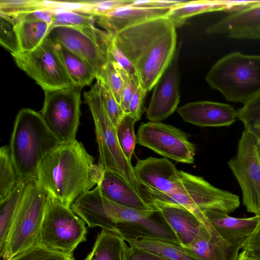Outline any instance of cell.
Listing matches in <instances>:
<instances>
[{"label":"cell","mask_w":260,"mask_h":260,"mask_svg":"<svg viewBox=\"0 0 260 260\" xmlns=\"http://www.w3.org/2000/svg\"><path fill=\"white\" fill-rule=\"evenodd\" d=\"M176 28L162 16L113 35L134 67L141 86L147 92L155 86L174 56L177 48Z\"/></svg>","instance_id":"1"},{"label":"cell","mask_w":260,"mask_h":260,"mask_svg":"<svg viewBox=\"0 0 260 260\" xmlns=\"http://www.w3.org/2000/svg\"><path fill=\"white\" fill-rule=\"evenodd\" d=\"M104 171L76 140L60 144L43 159L36 180L50 196L71 207L81 194L99 184Z\"/></svg>","instance_id":"2"},{"label":"cell","mask_w":260,"mask_h":260,"mask_svg":"<svg viewBox=\"0 0 260 260\" xmlns=\"http://www.w3.org/2000/svg\"><path fill=\"white\" fill-rule=\"evenodd\" d=\"M86 215L93 226L119 234L127 241L151 238L180 245L176 235L161 219L154 217L156 210H140L125 207L104 197L100 191L89 197Z\"/></svg>","instance_id":"3"},{"label":"cell","mask_w":260,"mask_h":260,"mask_svg":"<svg viewBox=\"0 0 260 260\" xmlns=\"http://www.w3.org/2000/svg\"><path fill=\"white\" fill-rule=\"evenodd\" d=\"M62 143L50 131L40 113L24 108L18 113L10 143L19 179H37L43 159Z\"/></svg>","instance_id":"4"},{"label":"cell","mask_w":260,"mask_h":260,"mask_svg":"<svg viewBox=\"0 0 260 260\" xmlns=\"http://www.w3.org/2000/svg\"><path fill=\"white\" fill-rule=\"evenodd\" d=\"M143 188V197L150 205L158 204L185 207L192 212L210 233L214 228L202 210L216 209L230 214L240 205L238 196L211 185L203 177L186 172L179 188L164 193Z\"/></svg>","instance_id":"5"},{"label":"cell","mask_w":260,"mask_h":260,"mask_svg":"<svg viewBox=\"0 0 260 260\" xmlns=\"http://www.w3.org/2000/svg\"><path fill=\"white\" fill-rule=\"evenodd\" d=\"M206 81L226 100L244 104L260 93V55L229 53L211 67Z\"/></svg>","instance_id":"6"},{"label":"cell","mask_w":260,"mask_h":260,"mask_svg":"<svg viewBox=\"0 0 260 260\" xmlns=\"http://www.w3.org/2000/svg\"><path fill=\"white\" fill-rule=\"evenodd\" d=\"M83 95L94 123L99 152L98 164L105 170L119 175L144 198L143 188L136 177L131 161L126 158L119 145L116 127L103 104L97 84L95 83Z\"/></svg>","instance_id":"7"},{"label":"cell","mask_w":260,"mask_h":260,"mask_svg":"<svg viewBox=\"0 0 260 260\" xmlns=\"http://www.w3.org/2000/svg\"><path fill=\"white\" fill-rule=\"evenodd\" d=\"M49 193L35 179L27 182L14 217L2 260L9 259L38 244Z\"/></svg>","instance_id":"8"},{"label":"cell","mask_w":260,"mask_h":260,"mask_svg":"<svg viewBox=\"0 0 260 260\" xmlns=\"http://www.w3.org/2000/svg\"><path fill=\"white\" fill-rule=\"evenodd\" d=\"M85 221L49 194L38 244L66 255H73L77 246L86 241Z\"/></svg>","instance_id":"9"},{"label":"cell","mask_w":260,"mask_h":260,"mask_svg":"<svg viewBox=\"0 0 260 260\" xmlns=\"http://www.w3.org/2000/svg\"><path fill=\"white\" fill-rule=\"evenodd\" d=\"M82 59L94 73L101 77L108 61L109 47L113 36L96 28L94 24L76 27H55L49 36Z\"/></svg>","instance_id":"10"},{"label":"cell","mask_w":260,"mask_h":260,"mask_svg":"<svg viewBox=\"0 0 260 260\" xmlns=\"http://www.w3.org/2000/svg\"><path fill=\"white\" fill-rule=\"evenodd\" d=\"M241 189L247 212L260 215V136L244 129L236 155L228 162Z\"/></svg>","instance_id":"11"},{"label":"cell","mask_w":260,"mask_h":260,"mask_svg":"<svg viewBox=\"0 0 260 260\" xmlns=\"http://www.w3.org/2000/svg\"><path fill=\"white\" fill-rule=\"evenodd\" d=\"M81 89L72 87L44 91L40 114L48 128L62 144L76 140L81 113Z\"/></svg>","instance_id":"12"},{"label":"cell","mask_w":260,"mask_h":260,"mask_svg":"<svg viewBox=\"0 0 260 260\" xmlns=\"http://www.w3.org/2000/svg\"><path fill=\"white\" fill-rule=\"evenodd\" d=\"M12 56L17 66L44 91L75 87L63 67L55 44L49 36L31 51L17 52Z\"/></svg>","instance_id":"13"},{"label":"cell","mask_w":260,"mask_h":260,"mask_svg":"<svg viewBox=\"0 0 260 260\" xmlns=\"http://www.w3.org/2000/svg\"><path fill=\"white\" fill-rule=\"evenodd\" d=\"M137 143L176 161L194 163L196 147L188 135L180 129L161 122L142 123L137 134Z\"/></svg>","instance_id":"14"},{"label":"cell","mask_w":260,"mask_h":260,"mask_svg":"<svg viewBox=\"0 0 260 260\" xmlns=\"http://www.w3.org/2000/svg\"><path fill=\"white\" fill-rule=\"evenodd\" d=\"M178 45L174 56L155 84L146 111V117L152 122H160L171 115L180 102V71Z\"/></svg>","instance_id":"15"},{"label":"cell","mask_w":260,"mask_h":260,"mask_svg":"<svg viewBox=\"0 0 260 260\" xmlns=\"http://www.w3.org/2000/svg\"><path fill=\"white\" fill-rule=\"evenodd\" d=\"M136 177L143 187L169 193L180 186L184 172L177 170L166 158L149 156L138 159L134 167Z\"/></svg>","instance_id":"16"},{"label":"cell","mask_w":260,"mask_h":260,"mask_svg":"<svg viewBox=\"0 0 260 260\" xmlns=\"http://www.w3.org/2000/svg\"><path fill=\"white\" fill-rule=\"evenodd\" d=\"M208 34L225 35L236 39H260V1L230 13L206 29Z\"/></svg>","instance_id":"17"},{"label":"cell","mask_w":260,"mask_h":260,"mask_svg":"<svg viewBox=\"0 0 260 260\" xmlns=\"http://www.w3.org/2000/svg\"><path fill=\"white\" fill-rule=\"evenodd\" d=\"M176 111L185 122L201 127L229 126L237 118L231 105L211 101L189 103Z\"/></svg>","instance_id":"18"},{"label":"cell","mask_w":260,"mask_h":260,"mask_svg":"<svg viewBox=\"0 0 260 260\" xmlns=\"http://www.w3.org/2000/svg\"><path fill=\"white\" fill-rule=\"evenodd\" d=\"M195 260H237L241 247L213 235L203 226L196 238L182 247Z\"/></svg>","instance_id":"19"},{"label":"cell","mask_w":260,"mask_h":260,"mask_svg":"<svg viewBox=\"0 0 260 260\" xmlns=\"http://www.w3.org/2000/svg\"><path fill=\"white\" fill-rule=\"evenodd\" d=\"M170 10L137 7L131 5L123 6L96 17V21L108 34L114 35L128 27L152 19L166 16Z\"/></svg>","instance_id":"20"},{"label":"cell","mask_w":260,"mask_h":260,"mask_svg":"<svg viewBox=\"0 0 260 260\" xmlns=\"http://www.w3.org/2000/svg\"><path fill=\"white\" fill-rule=\"evenodd\" d=\"M149 205L171 228L181 247L190 243L203 226L193 213L185 207L158 204Z\"/></svg>","instance_id":"21"},{"label":"cell","mask_w":260,"mask_h":260,"mask_svg":"<svg viewBox=\"0 0 260 260\" xmlns=\"http://www.w3.org/2000/svg\"><path fill=\"white\" fill-rule=\"evenodd\" d=\"M202 212L222 238L241 247L254 230L258 220L257 215L237 218L216 209H205Z\"/></svg>","instance_id":"22"},{"label":"cell","mask_w":260,"mask_h":260,"mask_svg":"<svg viewBox=\"0 0 260 260\" xmlns=\"http://www.w3.org/2000/svg\"><path fill=\"white\" fill-rule=\"evenodd\" d=\"M96 186L104 197L113 202L140 210H154L119 175L110 170H105Z\"/></svg>","instance_id":"23"},{"label":"cell","mask_w":260,"mask_h":260,"mask_svg":"<svg viewBox=\"0 0 260 260\" xmlns=\"http://www.w3.org/2000/svg\"><path fill=\"white\" fill-rule=\"evenodd\" d=\"M128 250L122 236L102 229L85 260H127Z\"/></svg>","instance_id":"24"},{"label":"cell","mask_w":260,"mask_h":260,"mask_svg":"<svg viewBox=\"0 0 260 260\" xmlns=\"http://www.w3.org/2000/svg\"><path fill=\"white\" fill-rule=\"evenodd\" d=\"M233 1L201 0L187 1L169 10L166 17L177 27L195 15L218 11L230 12Z\"/></svg>","instance_id":"25"},{"label":"cell","mask_w":260,"mask_h":260,"mask_svg":"<svg viewBox=\"0 0 260 260\" xmlns=\"http://www.w3.org/2000/svg\"><path fill=\"white\" fill-rule=\"evenodd\" d=\"M13 25L18 52L27 53L36 49L49 36L51 26L42 21H20Z\"/></svg>","instance_id":"26"},{"label":"cell","mask_w":260,"mask_h":260,"mask_svg":"<svg viewBox=\"0 0 260 260\" xmlns=\"http://www.w3.org/2000/svg\"><path fill=\"white\" fill-rule=\"evenodd\" d=\"M29 180L19 179L11 193L0 202V254L5 248L14 217Z\"/></svg>","instance_id":"27"},{"label":"cell","mask_w":260,"mask_h":260,"mask_svg":"<svg viewBox=\"0 0 260 260\" xmlns=\"http://www.w3.org/2000/svg\"><path fill=\"white\" fill-rule=\"evenodd\" d=\"M63 67L75 87L82 88L95 79L94 73L80 57L61 45L54 43Z\"/></svg>","instance_id":"28"},{"label":"cell","mask_w":260,"mask_h":260,"mask_svg":"<svg viewBox=\"0 0 260 260\" xmlns=\"http://www.w3.org/2000/svg\"><path fill=\"white\" fill-rule=\"evenodd\" d=\"M139 248L157 254L169 260H195L179 245L151 238L127 240Z\"/></svg>","instance_id":"29"},{"label":"cell","mask_w":260,"mask_h":260,"mask_svg":"<svg viewBox=\"0 0 260 260\" xmlns=\"http://www.w3.org/2000/svg\"><path fill=\"white\" fill-rule=\"evenodd\" d=\"M18 180L10 149L2 146L0 148V202L11 193Z\"/></svg>","instance_id":"30"},{"label":"cell","mask_w":260,"mask_h":260,"mask_svg":"<svg viewBox=\"0 0 260 260\" xmlns=\"http://www.w3.org/2000/svg\"><path fill=\"white\" fill-rule=\"evenodd\" d=\"M137 121L129 114H125L116 127L119 145L124 155L131 161L137 143L134 125Z\"/></svg>","instance_id":"31"},{"label":"cell","mask_w":260,"mask_h":260,"mask_svg":"<svg viewBox=\"0 0 260 260\" xmlns=\"http://www.w3.org/2000/svg\"><path fill=\"white\" fill-rule=\"evenodd\" d=\"M237 111V118L244 129L260 136V93L243 104Z\"/></svg>","instance_id":"32"},{"label":"cell","mask_w":260,"mask_h":260,"mask_svg":"<svg viewBox=\"0 0 260 260\" xmlns=\"http://www.w3.org/2000/svg\"><path fill=\"white\" fill-rule=\"evenodd\" d=\"M134 0L79 1L77 12L94 17L105 15L123 6L131 5Z\"/></svg>","instance_id":"33"},{"label":"cell","mask_w":260,"mask_h":260,"mask_svg":"<svg viewBox=\"0 0 260 260\" xmlns=\"http://www.w3.org/2000/svg\"><path fill=\"white\" fill-rule=\"evenodd\" d=\"M99 78L102 79L107 83L113 96L119 104L124 81L132 78L121 70L115 62L109 59L101 77Z\"/></svg>","instance_id":"34"},{"label":"cell","mask_w":260,"mask_h":260,"mask_svg":"<svg viewBox=\"0 0 260 260\" xmlns=\"http://www.w3.org/2000/svg\"><path fill=\"white\" fill-rule=\"evenodd\" d=\"M99 94L107 112L115 127L124 116L120 104L117 102L107 83L101 78L96 79Z\"/></svg>","instance_id":"35"},{"label":"cell","mask_w":260,"mask_h":260,"mask_svg":"<svg viewBox=\"0 0 260 260\" xmlns=\"http://www.w3.org/2000/svg\"><path fill=\"white\" fill-rule=\"evenodd\" d=\"M94 17L73 11L59 9L55 11L52 28L76 27L94 24Z\"/></svg>","instance_id":"36"},{"label":"cell","mask_w":260,"mask_h":260,"mask_svg":"<svg viewBox=\"0 0 260 260\" xmlns=\"http://www.w3.org/2000/svg\"><path fill=\"white\" fill-rule=\"evenodd\" d=\"M45 7H48L47 1L1 0L0 2L1 16L5 17H11Z\"/></svg>","instance_id":"37"},{"label":"cell","mask_w":260,"mask_h":260,"mask_svg":"<svg viewBox=\"0 0 260 260\" xmlns=\"http://www.w3.org/2000/svg\"><path fill=\"white\" fill-rule=\"evenodd\" d=\"M8 260H74V258L73 255H66L37 244Z\"/></svg>","instance_id":"38"},{"label":"cell","mask_w":260,"mask_h":260,"mask_svg":"<svg viewBox=\"0 0 260 260\" xmlns=\"http://www.w3.org/2000/svg\"><path fill=\"white\" fill-rule=\"evenodd\" d=\"M109 59L115 62L131 78L139 80L134 67L116 44L113 36L109 47Z\"/></svg>","instance_id":"39"},{"label":"cell","mask_w":260,"mask_h":260,"mask_svg":"<svg viewBox=\"0 0 260 260\" xmlns=\"http://www.w3.org/2000/svg\"><path fill=\"white\" fill-rule=\"evenodd\" d=\"M1 44L12 54L18 52L13 25L1 18Z\"/></svg>","instance_id":"40"},{"label":"cell","mask_w":260,"mask_h":260,"mask_svg":"<svg viewBox=\"0 0 260 260\" xmlns=\"http://www.w3.org/2000/svg\"><path fill=\"white\" fill-rule=\"evenodd\" d=\"M140 85L138 79L128 78L125 80L119 102L124 114H128L130 102Z\"/></svg>","instance_id":"41"},{"label":"cell","mask_w":260,"mask_h":260,"mask_svg":"<svg viewBox=\"0 0 260 260\" xmlns=\"http://www.w3.org/2000/svg\"><path fill=\"white\" fill-rule=\"evenodd\" d=\"M258 216V222L254 230L243 244L241 249L260 258V215Z\"/></svg>","instance_id":"42"},{"label":"cell","mask_w":260,"mask_h":260,"mask_svg":"<svg viewBox=\"0 0 260 260\" xmlns=\"http://www.w3.org/2000/svg\"><path fill=\"white\" fill-rule=\"evenodd\" d=\"M147 92L140 85L130 102L128 114L137 121L141 118L143 104Z\"/></svg>","instance_id":"43"},{"label":"cell","mask_w":260,"mask_h":260,"mask_svg":"<svg viewBox=\"0 0 260 260\" xmlns=\"http://www.w3.org/2000/svg\"><path fill=\"white\" fill-rule=\"evenodd\" d=\"M187 1L171 0L133 1L131 5L141 7L171 9L186 3Z\"/></svg>","instance_id":"44"},{"label":"cell","mask_w":260,"mask_h":260,"mask_svg":"<svg viewBox=\"0 0 260 260\" xmlns=\"http://www.w3.org/2000/svg\"><path fill=\"white\" fill-rule=\"evenodd\" d=\"M129 250L127 260H169L157 254L138 248L131 242H127Z\"/></svg>","instance_id":"45"},{"label":"cell","mask_w":260,"mask_h":260,"mask_svg":"<svg viewBox=\"0 0 260 260\" xmlns=\"http://www.w3.org/2000/svg\"><path fill=\"white\" fill-rule=\"evenodd\" d=\"M237 260H260V258L249 254L245 250H242Z\"/></svg>","instance_id":"46"}]
</instances>
